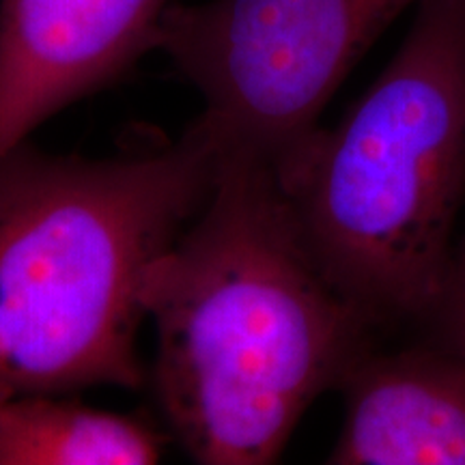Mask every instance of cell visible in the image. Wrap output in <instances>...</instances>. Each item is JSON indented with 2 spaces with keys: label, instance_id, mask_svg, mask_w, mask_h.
I'll list each match as a JSON object with an SVG mask.
<instances>
[{
  "label": "cell",
  "instance_id": "6da1fadb",
  "mask_svg": "<svg viewBox=\"0 0 465 465\" xmlns=\"http://www.w3.org/2000/svg\"><path fill=\"white\" fill-rule=\"evenodd\" d=\"M216 158L205 203L143 289L153 386L192 461L265 465L375 347L377 325L323 274L274 168Z\"/></svg>",
  "mask_w": 465,
  "mask_h": 465
},
{
  "label": "cell",
  "instance_id": "7a4b0ae2",
  "mask_svg": "<svg viewBox=\"0 0 465 465\" xmlns=\"http://www.w3.org/2000/svg\"><path fill=\"white\" fill-rule=\"evenodd\" d=\"M216 164L196 125L106 160L28 143L0 158V392L143 386L144 282L199 213Z\"/></svg>",
  "mask_w": 465,
  "mask_h": 465
},
{
  "label": "cell",
  "instance_id": "3957f363",
  "mask_svg": "<svg viewBox=\"0 0 465 465\" xmlns=\"http://www.w3.org/2000/svg\"><path fill=\"white\" fill-rule=\"evenodd\" d=\"M308 250L377 328L427 323L465 203V0H422L341 124L274 168Z\"/></svg>",
  "mask_w": 465,
  "mask_h": 465
},
{
  "label": "cell",
  "instance_id": "277c9868",
  "mask_svg": "<svg viewBox=\"0 0 465 465\" xmlns=\"http://www.w3.org/2000/svg\"><path fill=\"white\" fill-rule=\"evenodd\" d=\"M422 0H207L168 5L153 50L196 86L216 155L276 168L317 130L353 65Z\"/></svg>",
  "mask_w": 465,
  "mask_h": 465
},
{
  "label": "cell",
  "instance_id": "5b68a950",
  "mask_svg": "<svg viewBox=\"0 0 465 465\" xmlns=\"http://www.w3.org/2000/svg\"><path fill=\"white\" fill-rule=\"evenodd\" d=\"M168 0H0V158L153 50Z\"/></svg>",
  "mask_w": 465,
  "mask_h": 465
},
{
  "label": "cell",
  "instance_id": "8992f818",
  "mask_svg": "<svg viewBox=\"0 0 465 465\" xmlns=\"http://www.w3.org/2000/svg\"><path fill=\"white\" fill-rule=\"evenodd\" d=\"M345 422L336 465H465V358L431 341L369 349L339 386Z\"/></svg>",
  "mask_w": 465,
  "mask_h": 465
},
{
  "label": "cell",
  "instance_id": "52a82bcc",
  "mask_svg": "<svg viewBox=\"0 0 465 465\" xmlns=\"http://www.w3.org/2000/svg\"><path fill=\"white\" fill-rule=\"evenodd\" d=\"M164 435L65 394L0 392V465L158 463Z\"/></svg>",
  "mask_w": 465,
  "mask_h": 465
},
{
  "label": "cell",
  "instance_id": "ba28073f",
  "mask_svg": "<svg viewBox=\"0 0 465 465\" xmlns=\"http://www.w3.org/2000/svg\"><path fill=\"white\" fill-rule=\"evenodd\" d=\"M427 325L435 342L465 358V235L452 250L449 276Z\"/></svg>",
  "mask_w": 465,
  "mask_h": 465
}]
</instances>
